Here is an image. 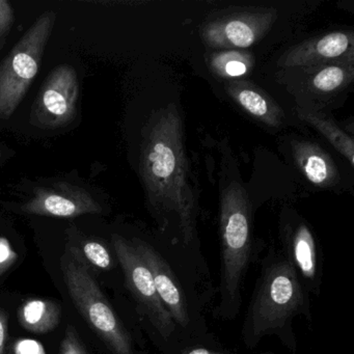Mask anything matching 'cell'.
<instances>
[{
	"instance_id": "cell-22",
	"label": "cell",
	"mask_w": 354,
	"mask_h": 354,
	"mask_svg": "<svg viewBox=\"0 0 354 354\" xmlns=\"http://www.w3.org/2000/svg\"><path fill=\"white\" fill-rule=\"evenodd\" d=\"M14 11L7 0H0V39L9 34L14 24Z\"/></svg>"
},
{
	"instance_id": "cell-20",
	"label": "cell",
	"mask_w": 354,
	"mask_h": 354,
	"mask_svg": "<svg viewBox=\"0 0 354 354\" xmlns=\"http://www.w3.org/2000/svg\"><path fill=\"white\" fill-rule=\"evenodd\" d=\"M17 252L8 238L0 236V274L9 270L17 260Z\"/></svg>"
},
{
	"instance_id": "cell-7",
	"label": "cell",
	"mask_w": 354,
	"mask_h": 354,
	"mask_svg": "<svg viewBox=\"0 0 354 354\" xmlns=\"http://www.w3.org/2000/svg\"><path fill=\"white\" fill-rule=\"evenodd\" d=\"M57 13L46 11L24 32L0 63V120H9L36 80Z\"/></svg>"
},
{
	"instance_id": "cell-10",
	"label": "cell",
	"mask_w": 354,
	"mask_h": 354,
	"mask_svg": "<svg viewBox=\"0 0 354 354\" xmlns=\"http://www.w3.org/2000/svg\"><path fill=\"white\" fill-rule=\"evenodd\" d=\"M26 214L39 216L74 218L102 212L96 198L84 188L69 183L53 184L34 190L32 198L22 205Z\"/></svg>"
},
{
	"instance_id": "cell-9",
	"label": "cell",
	"mask_w": 354,
	"mask_h": 354,
	"mask_svg": "<svg viewBox=\"0 0 354 354\" xmlns=\"http://www.w3.org/2000/svg\"><path fill=\"white\" fill-rule=\"evenodd\" d=\"M281 254L297 273L310 296H319L323 286V258L312 229L304 221L286 223L281 229Z\"/></svg>"
},
{
	"instance_id": "cell-13",
	"label": "cell",
	"mask_w": 354,
	"mask_h": 354,
	"mask_svg": "<svg viewBox=\"0 0 354 354\" xmlns=\"http://www.w3.org/2000/svg\"><path fill=\"white\" fill-rule=\"evenodd\" d=\"M296 160L310 183L328 186L337 180V169L322 149L315 145L302 142L296 147Z\"/></svg>"
},
{
	"instance_id": "cell-25",
	"label": "cell",
	"mask_w": 354,
	"mask_h": 354,
	"mask_svg": "<svg viewBox=\"0 0 354 354\" xmlns=\"http://www.w3.org/2000/svg\"><path fill=\"white\" fill-rule=\"evenodd\" d=\"M8 319L3 310H0V354L5 352L6 341L8 337Z\"/></svg>"
},
{
	"instance_id": "cell-6",
	"label": "cell",
	"mask_w": 354,
	"mask_h": 354,
	"mask_svg": "<svg viewBox=\"0 0 354 354\" xmlns=\"http://www.w3.org/2000/svg\"><path fill=\"white\" fill-rule=\"evenodd\" d=\"M111 244L126 288L136 302L140 321L146 326L151 341L159 354L171 353L185 341L157 293L150 269L131 239L113 234Z\"/></svg>"
},
{
	"instance_id": "cell-2",
	"label": "cell",
	"mask_w": 354,
	"mask_h": 354,
	"mask_svg": "<svg viewBox=\"0 0 354 354\" xmlns=\"http://www.w3.org/2000/svg\"><path fill=\"white\" fill-rule=\"evenodd\" d=\"M130 239L184 341L208 335L206 314L215 292L204 257L171 241L165 248L144 238Z\"/></svg>"
},
{
	"instance_id": "cell-8",
	"label": "cell",
	"mask_w": 354,
	"mask_h": 354,
	"mask_svg": "<svg viewBox=\"0 0 354 354\" xmlns=\"http://www.w3.org/2000/svg\"><path fill=\"white\" fill-rule=\"evenodd\" d=\"M80 92L76 70L67 64L57 66L39 91L30 123L41 129L67 127L77 115Z\"/></svg>"
},
{
	"instance_id": "cell-24",
	"label": "cell",
	"mask_w": 354,
	"mask_h": 354,
	"mask_svg": "<svg viewBox=\"0 0 354 354\" xmlns=\"http://www.w3.org/2000/svg\"><path fill=\"white\" fill-rule=\"evenodd\" d=\"M223 69L227 76H241L248 71V68L243 62L235 61V59L227 62Z\"/></svg>"
},
{
	"instance_id": "cell-23",
	"label": "cell",
	"mask_w": 354,
	"mask_h": 354,
	"mask_svg": "<svg viewBox=\"0 0 354 354\" xmlns=\"http://www.w3.org/2000/svg\"><path fill=\"white\" fill-rule=\"evenodd\" d=\"M13 354H47L42 343L32 339H18L13 347Z\"/></svg>"
},
{
	"instance_id": "cell-16",
	"label": "cell",
	"mask_w": 354,
	"mask_h": 354,
	"mask_svg": "<svg viewBox=\"0 0 354 354\" xmlns=\"http://www.w3.org/2000/svg\"><path fill=\"white\" fill-rule=\"evenodd\" d=\"M169 354H243L219 341L209 333L204 337L187 339ZM262 354V353H257ZM271 354V353H264Z\"/></svg>"
},
{
	"instance_id": "cell-3",
	"label": "cell",
	"mask_w": 354,
	"mask_h": 354,
	"mask_svg": "<svg viewBox=\"0 0 354 354\" xmlns=\"http://www.w3.org/2000/svg\"><path fill=\"white\" fill-rule=\"evenodd\" d=\"M312 324L310 295L281 250L270 248L260 259V271L241 326V339L254 349L266 337H277L292 354H297L294 320Z\"/></svg>"
},
{
	"instance_id": "cell-11",
	"label": "cell",
	"mask_w": 354,
	"mask_h": 354,
	"mask_svg": "<svg viewBox=\"0 0 354 354\" xmlns=\"http://www.w3.org/2000/svg\"><path fill=\"white\" fill-rule=\"evenodd\" d=\"M352 36L345 32H333L314 42L300 45L283 59L289 67L310 66L343 57L351 51Z\"/></svg>"
},
{
	"instance_id": "cell-21",
	"label": "cell",
	"mask_w": 354,
	"mask_h": 354,
	"mask_svg": "<svg viewBox=\"0 0 354 354\" xmlns=\"http://www.w3.org/2000/svg\"><path fill=\"white\" fill-rule=\"evenodd\" d=\"M61 354H86L78 339L77 331L71 325L66 329L65 337L62 341Z\"/></svg>"
},
{
	"instance_id": "cell-17",
	"label": "cell",
	"mask_w": 354,
	"mask_h": 354,
	"mask_svg": "<svg viewBox=\"0 0 354 354\" xmlns=\"http://www.w3.org/2000/svg\"><path fill=\"white\" fill-rule=\"evenodd\" d=\"M304 118L306 121L312 123L319 131L322 132L325 138L350 161L351 165H353V140L351 138H349L347 134L344 133L333 124L320 119L317 115L306 113L304 115Z\"/></svg>"
},
{
	"instance_id": "cell-4",
	"label": "cell",
	"mask_w": 354,
	"mask_h": 354,
	"mask_svg": "<svg viewBox=\"0 0 354 354\" xmlns=\"http://www.w3.org/2000/svg\"><path fill=\"white\" fill-rule=\"evenodd\" d=\"M221 277L215 318L233 321L241 310L242 290L248 271L258 262L260 250L252 232L250 202L241 186L231 184L223 190L219 214Z\"/></svg>"
},
{
	"instance_id": "cell-19",
	"label": "cell",
	"mask_w": 354,
	"mask_h": 354,
	"mask_svg": "<svg viewBox=\"0 0 354 354\" xmlns=\"http://www.w3.org/2000/svg\"><path fill=\"white\" fill-rule=\"evenodd\" d=\"M82 254L91 264L95 265L103 270L113 268V260L111 252L104 244L94 240L86 241L82 243Z\"/></svg>"
},
{
	"instance_id": "cell-15",
	"label": "cell",
	"mask_w": 354,
	"mask_h": 354,
	"mask_svg": "<svg viewBox=\"0 0 354 354\" xmlns=\"http://www.w3.org/2000/svg\"><path fill=\"white\" fill-rule=\"evenodd\" d=\"M230 92L240 106L250 115L262 120L268 125L277 126L281 123L279 109H275L260 93L246 86H233L230 88Z\"/></svg>"
},
{
	"instance_id": "cell-5",
	"label": "cell",
	"mask_w": 354,
	"mask_h": 354,
	"mask_svg": "<svg viewBox=\"0 0 354 354\" xmlns=\"http://www.w3.org/2000/svg\"><path fill=\"white\" fill-rule=\"evenodd\" d=\"M61 268L72 301L111 354H146L138 347V341L113 310L75 248H66L61 258Z\"/></svg>"
},
{
	"instance_id": "cell-12",
	"label": "cell",
	"mask_w": 354,
	"mask_h": 354,
	"mask_svg": "<svg viewBox=\"0 0 354 354\" xmlns=\"http://www.w3.org/2000/svg\"><path fill=\"white\" fill-rule=\"evenodd\" d=\"M264 26L262 18H234L221 26H213L207 36L212 44L248 48L256 42Z\"/></svg>"
},
{
	"instance_id": "cell-26",
	"label": "cell",
	"mask_w": 354,
	"mask_h": 354,
	"mask_svg": "<svg viewBox=\"0 0 354 354\" xmlns=\"http://www.w3.org/2000/svg\"><path fill=\"white\" fill-rule=\"evenodd\" d=\"M0 40H1V39H0Z\"/></svg>"
},
{
	"instance_id": "cell-18",
	"label": "cell",
	"mask_w": 354,
	"mask_h": 354,
	"mask_svg": "<svg viewBox=\"0 0 354 354\" xmlns=\"http://www.w3.org/2000/svg\"><path fill=\"white\" fill-rule=\"evenodd\" d=\"M351 77L352 70L348 71L345 66H327L315 74L312 80V86L319 92H335L345 86Z\"/></svg>"
},
{
	"instance_id": "cell-1",
	"label": "cell",
	"mask_w": 354,
	"mask_h": 354,
	"mask_svg": "<svg viewBox=\"0 0 354 354\" xmlns=\"http://www.w3.org/2000/svg\"><path fill=\"white\" fill-rule=\"evenodd\" d=\"M140 171L161 233L175 221L176 243L194 254L198 246V210L188 181L183 127L175 104L156 113L144 133Z\"/></svg>"
},
{
	"instance_id": "cell-14",
	"label": "cell",
	"mask_w": 354,
	"mask_h": 354,
	"mask_svg": "<svg viewBox=\"0 0 354 354\" xmlns=\"http://www.w3.org/2000/svg\"><path fill=\"white\" fill-rule=\"evenodd\" d=\"M62 306L55 300L32 299L24 302L18 310L20 324L34 333L53 330L61 322Z\"/></svg>"
}]
</instances>
